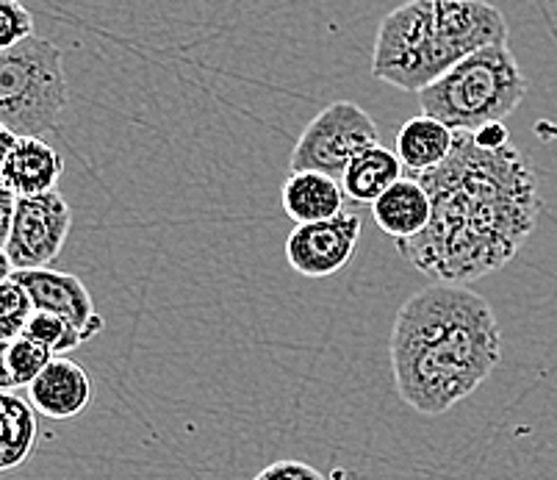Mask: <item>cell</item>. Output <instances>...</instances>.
<instances>
[{"mask_svg":"<svg viewBox=\"0 0 557 480\" xmlns=\"http://www.w3.org/2000/svg\"><path fill=\"white\" fill-rule=\"evenodd\" d=\"M455 134L433 118H410L397 134V156L405 167V175H424L442 167L453 153Z\"/></svg>","mask_w":557,"mask_h":480,"instance_id":"15","label":"cell"},{"mask_svg":"<svg viewBox=\"0 0 557 480\" xmlns=\"http://www.w3.org/2000/svg\"><path fill=\"white\" fill-rule=\"evenodd\" d=\"M92 401V381L78 361L53 356L28 386V403L48 419H73Z\"/></svg>","mask_w":557,"mask_h":480,"instance_id":"10","label":"cell"},{"mask_svg":"<svg viewBox=\"0 0 557 480\" xmlns=\"http://www.w3.org/2000/svg\"><path fill=\"white\" fill-rule=\"evenodd\" d=\"M388 358L399 401L422 417H442L499 367L503 331L483 295L430 284L399 306Z\"/></svg>","mask_w":557,"mask_h":480,"instance_id":"2","label":"cell"},{"mask_svg":"<svg viewBox=\"0 0 557 480\" xmlns=\"http://www.w3.org/2000/svg\"><path fill=\"white\" fill-rule=\"evenodd\" d=\"M410 179L428 189L430 222L397 253L430 284L469 286L503 270L539 222V181L503 123L455 134L447 161Z\"/></svg>","mask_w":557,"mask_h":480,"instance_id":"1","label":"cell"},{"mask_svg":"<svg viewBox=\"0 0 557 480\" xmlns=\"http://www.w3.org/2000/svg\"><path fill=\"white\" fill-rule=\"evenodd\" d=\"M12 278L28 292L34 311H48V315L67 320L81 333L84 342L103 333L106 320L100 317L92 295H89V290H86L78 275L50 270L48 267V270L14 272Z\"/></svg>","mask_w":557,"mask_h":480,"instance_id":"9","label":"cell"},{"mask_svg":"<svg viewBox=\"0 0 557 480\" xmlns=\"http://www.w3.org/2000/svg\"><path fill=\"white\" fill-rule=\"evenodd\" d=\"M14 275V267H12V261H9V256H7V250H0V286L7 284L9 278Z\"/></svg>","mask_w":557,"mask_h":480,"instance_id":"25","label":"cell"},{"mask_svg":"<svg viewBox=\"0 0 557 480\" xmlns=\"http://www.w3.org/2000/svg\"><path fill=\"white\" fill-rule=\"evenodd\" d=\"M73 211L59 189L37 197H20L14 211L7 256L14 272L48 270L67 245Z\"/></svg>","mask_w":557,"mask_h":480,"instance_id":"7","label":"cell"},{"mask_svg":"<svg viewBox=\"0 0 557 480\" xmlns=\"http://www.w3.org/2000/svg\"><path fill=\"white\" fill-rule=\"evenodd\" d=\"M62 173L64 159L45 139L20 136L17 148H14L12 159H9L0 179L7 181L9 189L17 197H37L55 192Z\"/></svg>","mask_w":557,"mask_h":480,"instance_id":"11","label":"cell"},{"mask_svg":"<svg viewBox=\"0 0 557 480\" xmlns=\"http://www.w3.org/2000/svg\"><path fill=\"white\" fill-rule=\"evenodd\" d=\"M399 179H405V167L397 150L374 145V148H367L349 161L347 173L342 179V189L352 204L374 206Z\"/></svg>","mask_w":557,"mask_h":480,"instance_id":"14","label":"cell"},{"mask_svg":"<svg viewBox=\"0 0 557 480\" xmlns=\"http://www.w3.org/2000/svg\"><path fill=\"white\" fill-rule=\"evenodd\" d=\"M9 342H0V392H14L12 372H9Z\"/></svg>","mask_w":557,"mask_h":480,"instance_id":"24","label":"cell"},{"mask_svg":"<svg viewBox=\"0 0 557 480\" xmlns=\"http://www.w3.org/2000/svg\"><path fill=\"white\" fill-rule=\"evenodd\" d=\"M7 358H9V372H12L14 389L32 386V383L39 378V372L53 361V356H50L42 345H37V342H32V339H25V336L9 342Z\"/></svg>","mask_w":557,"mask_h":480,"instance_id":"19","label":"cell"},{"mask_svg":"<svg viewBox=\"0 0 557 480\" xmlns=\"http://www.w3.org/2000/svg\"><path fill=\"white\" fill-rule=\"evenodd\" d=\"M34 315V303L28 292L9 278L7 284L0 286V342H14L25 333V325Z\"/></svg>","mask_w":557,"mask_h":480,"instance_id":"18","label":"cell"},{"mask_svg":"<svg viewBox=\"0 0 557 480\" xmlns=\"http://www.w3.org/2000/svg\"><path fill=\"white\" fill-rule=\"evenodd\" d=\"M34 37L32 12L17 0H0V53Z\"/></svg>","mask_w":557,"mask_h":480,"instance_id":"20","label":"cell"},{"mask_svg":"<svg viewBox=\"0 0 557 480\" xmlns=\"http://www.w3.org/2000/svg\"><path fill=\"white\" fill-rule=\"evenodd\" d=\"M39 422L28 401L14 392H0V472L20 467L37 447Z\"/></svg>","mask_w":557,"mask_h":480,"instance_id":"16","label":"cell"},{"mask_svg":"<svg viewBox=\"0 0 557 480\" xmlns=\"http://www.w3.org/2000/svg\"><path fill=\"white\" fill-rule=\"evenodd\" d=\"M377 139V123L369 118V111H363L352 100H336L306 125L292 150L288 170L327 175L342 184L349 161L367 148L380 145Z\"/></svg>","mask_w":557,"mask_h":480,"instance_id":"6","label":"cell"},{"mask_svg":"<svg viewBox=\"0 0 557 480\" xmlns=\"http://www.w3.org/2000/svg\"><path fill=\"white\" fill-rule=\"evenodd\" d=\"M17 200L20 197L9 189V184L0 179V250L7 247L9 234H12V222H14V211H17Z\"/></svg>","mask_w":557,"mask_h":480,"instance_id":"22","label":"cell"},{"mask_svg":"<svg viewBox=\"0 0 557 480\" xmlns=\"http://www.w3.org/2000/svg\"><path fill=\"white\" fill-rule=\"evenodd\" d=\"M70 103L64 53L50 39L32 37L0 53V125L42 139Z\"/></svg>","mask_w":557,"mask_h":480,"instance_id":"4","label":"cell"},{"mask_svg":"<svg viewBox=\"0 0 557 480\" xmlns=\"http://www.w3.org/2000/svg\"><path fill=\"white\" fill-rule=\"evenodd\" d=\"M527 78L508 45L466 56L453 70L419 93L424 118L438 120L453 134H478L499 125L521 106Z\"/></svg>","mask_w":557,"mask_h":480,"instance_id":"3","label":"cell"},{"mask_svg":"<svg viewBox=\"0 0 557 480\" xmlns=\"http://www.w3.org/2000/svg\"><path fill=\"white\" fill-rule=\"evenodd\" d=\"M252 480H325V475L306 461H275L263 467Z\"/></svg>","mask_w":557,"mask_h":480,"instance_id":"21","label":"cell"},{"mask_svg":"<svg viewBox=\"0 0 557 480\" xmlns=\"http://www.w3.org/2000/svg\"><path fill=\"white\" fill-rule=\"evenodd\" d=\"M17 139H20L17 134H12V131L0 125V175H3V170H7L9 159H12V153H14V148H17Z\"/></svg>","mask_w":557,"mask_h":480,"instance_id":"23","label":"cell"},{"mask_svg":"<svg viewBox=\"0 0 557 480\" xmlns=\"http://www.w3.org/2000/svg\"><path fill=\"white\" fill-rule=\"evenodd\" d=\"M377 229L397 242H408L422 234L430 222V195L417 179H399L386 195L372 206Z\"/></svg>","mask_w":557,"mask_h":480,"instance_id":"13","label":"cell"},{"mask_svg":"<svg viewBox=\"0 0 557 480\" xmlns=\"http://www.w3.org/2000/svg\"><path fill=\"white\" fill-rule=\"evenodd\" d=\"M361 231L363 220L349 211L313 225H295L286 239L288 264L306 278L336 275L352 259Z\"/></svg>","mask_w":557,"mask_h":480,"instance_id":"8","label":"cell"},{"mask_svg":"<svg viewBox=\"0 0 557 480\" xmlns=\"http://www.w3.org/2000/svg\"><path fill=\"white\" fill-rule=\"evenodd\" d=\"M25 339H32L37 345H42L50 356H64V353L75 350L78 345H84L81 333L70 325L62 317L48 315V311H34L28 325H25Z\"/></svg>","mask_w":557,"mask_h":480,"instance_id":"17","label":"cell"},{"mask_svg":"<svg viewBox=\"0 0 557 480\" xmlns=\"http://www.w3.org/2000/svg\"><path fill=\"white\" fill-rule=\"evenodd\" d=\"M281 204L297 225H313V222H325L344 214L347 195H344L342 184L327 175L288 173L281 189Z\"/></svg>","mask_w":557,"mask_h":480,"instance_id":"12","label":"cell"},{"mask_svg":"<svg viewBox=\"0 0 557 480\" xmlns=\"http://www.w3.org/2000/svg\"><path fill=\"white\" fill-rule=\"evenodd\" d=\"M460 62L435 17L433 0H413L383 17L372 53V75L403 93H422Z\"/></svg>","mask_w":557,"mask_h":480,"instance_id":"5","label":"cell"}]
</instances>
